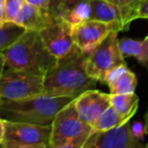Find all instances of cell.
Wrapping results in <instances>:
<instances>
[{"label":"cell","instance_id":"cell-3","mask_svg":"<svg viewBox=\"0 0 148 148\" xmlns=\"http://www.w3.org/2000/svg\"><path fill=\"white\" fill-rule=\"evenodd\" d=\"M71 100L44 93L19 100L0 99V114L8 121L51 125L56 114Z\"/></svg>","mask_w":148,"mask_h":148},{"label":"cell","instance_id":"cell-4","mask_svg":"<svg viewBox=\"0 0 148 148\" xmlns=\"http://www.w3.org/2000/svg\"><path fill=\"white\" fill-rule=\"evenodd\" d=\"M118 32L111 31L86 57L85 72L97 82H105L108 73L125 64L118 45Z\"/></svg>","mask_w":148,"mask_h":148},{"label":"cell","instance_id":"cell-15","mask_svg":"<svg viewBox=\"0 0 148 148\" xmlns=\"http://www.w3.org/2000/svg\"><path fill=\"white\" fill-rule=\"evenodd\" d=\"M118 45L123 57H134L143 66H146L148 60V36L143 39H132L123 37L118 39Z\"/></svg>","mask_w":148,"mask_h":148},{"label":"cell","instance_id":"cell-25","mask_svg":"<svg viewBox=\"0 0 148 148\" xmlns=\"http://www.w3.org/2000/svg\"><path fill=\"white\" fill-rule=\"evenodd\" d=\"M26 1L28 2L30 4H32V5L40 8V9L44 10V11L49 12V5H50L51 0H26Z\"/></svg>","mask_w":148,"mask_h":148},{"label":"cell","instance_id":"cell-14","mask_svg":"<svg viewBox=\"0 0 148 148\" xmlns=\"http://www.w3.org/2000/svg\"><path fill=\"white\" fill-rule=\"evenodd\" d=\"M88 3L90 6L89 19L116 24L119 26L120 31L124 30L118 6L107 0H88Z\"/></svg>","mask_w":148,"mask_h":148},{"label":"cell","instance_id":"cell-10","mask_svg":"<svg viewBox=\"0 0 148 148\" xmlns=\"http://www.w3.org/2000/svg\"><path fill=\"white\" fill-rule=\"evenodd\" d=\"M130 120L126 123L103 132H97V137L87 148H147L140 139L131 132Z\"/></svg>","mask_w":148,"mask_h":148},{"label":"cell","instance_id":"cell-19","mask_svg":"<svg viewBox=\"0 0 148 148\" xmlns=\"http://www.w3.org/2000/svg\"><path fill=\"white\" fill-rule=\"evenodd\" d=\"M24 31L26 29L15 22H2L0 24V53L13 45Z\"/></svg>","mask_w":148,"mask_h":148},{"label":"cell","instance_id":"cell-26","mask_svg":"<svg viewBox=\"0 0 148 148\" xmlns=\"http://www.w3.org/2000/svg\"><path fill=\"white\" fill-rule=\"evenodd\" d=\"M79 1H81V0H57L58 4L60 5V7L62 8V10L64 12L69 9V8H71L72 6H74L76 3H78Z\"/></svg>","mask_w":148,"mask_h":148},{"label":"cell","instance_id":"cell-12","mask_svg":"<svg viewBox=\"0 0 148 148\" xmlns=\"http://www.w3.org/2000/svg\"><path fill=\"white\" fill-rule=\"evenodd\" d=\"M104 84H107L111 94L135 93L137 86L136 75L123 64L108 73Z\"/></svg>","mask_w":148,"mask_h":148},{"label":"cell","instance_id":"cell-30","mask_svg":"<svg viewBox=\"0 0 148 148\" xmlns=\"http://www.w3.org/2000/svg\"><path fill=\"white\" fill-rule=\"evenodd\" d=\"M4 69H5V59H4V56L2 55V53H0V76H1Z\"/></svg>","mask_w":148,"mask_h":148},{"label":"cell","instance_id":"cell-16","mask_svg":"<svg viewBox=\"0 0 148 148\" xmlns=\"http://www.w3.org/2000/svg\"><path fill=\"white\" fill-rule=\"evenodd\" d=\"M110 106L123 117L134 116L138 109L139 98L135 93L109 94Z\"/></svg>","mask_w":148,"mask_h":148},{"label":"cell","instance_id":"cell-20","mask_svg":"<svg viewBox=\"0 0 148 148\" xmlns=\"http://www.w3.org/2000/svg\"><path fill=\"white\" fill-rule=\"evenodd\" d=\"M89 13H90V6L88 0H81L64 12L62 19L73 26L89 19Z\"/></svg>","mask_w":148,"mask_h":148},{"label":"cell","instance_id":"cell-7","mask_svg":"<svg viewBox=\"0 0 148 148\" xmlns=\"http://www.w3.org/2000/svg\"><path fill=\"white\" fill-rule=\"evenodd\" d=\"M47 49L58 60L79 53L71 34V25L64 20H55L39 31Z\"/></svg>","mask_w":148,"mask_h":148},{"label":"cell","instance_id":"cell-6","mask_svg":"<svg viewBox=\"0 0 148 148\" xmlns=\"http://www.w3.org/2000/svg\"><path fill=\"white\" fill-rule=\"evenodd\" d=\"M90 129L91 126L79 118L73 99L56 114L52 121L49 145L55 147L67 143Z\"/></svg>","mask_w":148,"mask_h":148},{"label":"cell","instance_id":"cell-8","mask_svg":"<svg viewBox=\"0 0 148 148\" xmlns=\"http://www.w3.org/2000/svg\"><path fill=\"white\" fill-rule=\"evenodd\" d=\"M111 31L119 32L120 28L116 24L105 23L92 19H87L71 26V34L74 43L79 51L86 56L89 55Z\"/></svg>","mask_w":148,"mask_h":148},{"label":"cell","instance_id":"cell-28","mask_svg":"<svg viewBox=\"0 0 148 148\" xmlns=\"http://www.w3.org/2000/svg\"><path fill=\"white\" fill-rule=\"evenodd\" d=\"M5 138V120L0 116V144Z\"/></svg>","mask_w":148,"mask_h":148},{"label":"cell","instance_id":"cell-5","mask_svg":"<svg viewBox=\"0 0 148 148\" xmlns=\"http://www.w3.org/2000/svg\"><path fill=\"white\" fill-rule=\"evenodd\" d=\"M43 78L24 71L5 68L0 76V98L19 100L43 94Z\"/></svg>","mask_w":148,"mask_h":148},{"label":"cell","instance_id":"cell-17","mask_svg":"<svg viewBox=\"0 0 148 148\" xmlns=\"http://www.w3.org/2000/svg\"><path fill=\"white\" fill-rule=\"evenodd\" d=\"M129 120H131V117H123L120 114L117 113L111 106H109L93 122L91 128L95 131L103 132V131L116 128Z\"/></svg>","mask_w":148,"mask_h":148},{"label":"cell","instance_id":"cell-18","mask_svg":"<svg viewBox=\"0 0 148 148\" xmlns=\"http://www.w3.org/2000/svg\"><path fill=\"white\" fill-rule=\"evenodd\" d=\"M120 9L121 18L124 28H129V24L139 18V6L142 0H107Z\"/></svg>","mask_w":148,"mask_h":148},{"label":"cell","instance_id":"cell-24","mask_svg":"<svg viewBox=\"0 0 148 148\" xmlns=\"http://www.w3.org/2000/svg\"><path fill=\"white\" fill-rule=\"evenodd\" d=\"M130 128H131V132L133 133L135 137H137L138 139H142L144 134L146 133V126L144 124L140 122H136L134 124L131 125L130 124Z\"/></svg>","mask_w":148,"mask_h":148},{"label":"cell","instance_id":"cell-22","mask_svg":"<svg viewBox=\"0 0 148 148\" xmlns=\"http://www.w3.org/2000/svg\"><path fill=\"white\" fill-rule=\"evenodd\" d=\"M24 1L26 0H5L4 1V8H5L4 18H5V21L14 22Z\"/></svg>","mask_w":148,"mask_h":148},{"label":"cell","instance_id":"cell-31","mask_svg":"<svg viewBox=\"0 0 148 148\" xmlns=\"http://www.w3.org/2000/svg\"><path fill=\"white\" fill-rule=\"evenodd\" d=\"M0 99H1V98H0Z\"/></svg>","mask_w":148,"mask_h":148},{"label":"cell","instance_id":"cell-9","mask_svg":"<svg viewBox=\"0 0 148 148\" xmlns=\"http://www.w3.org/2000/svg\"><path fill=\"white\" fill-rule=\"evenodd\" d=\"M50 134L51 125H40L5 120L4 140L6 141L19 144L49 145Z\"/></svg>","mask_w":148,"mask_h":148},{"label":"cell","instance_id":"cell-21","mask_svg":"<svg viewBox=\"0 0 148 148\" xmlns=\"http://www.w3.org/2000/svg\"><path fill=\"white\" fill-rule=\"evenodd\" d=\"M97 132H99V131H95L91 128L89 131L83 133L80 136L76 137V138L69 141V142L58 145V146H55V147L48 145L47 148H87L91 144V142L94 140V138L97 135Z\"/></svg>","mask_w":148,"mask_h":148},{"label":"cell","instance_id":"cell-2","mask_svg":"<svg viewBox=\"0 0 148 148\" xmlns=\"http://www.w3.org/2000/svg\"><path fill=\"white\" fill-rule=\"evenodd\" d=\"M5 68L44 77L58 60L47 49L39 31L26 30L17 40L2 51Z\"/></svg>","mask_w":148,"mask_h":148},{"label":"cell","instance_id":"cell-23","mask_svg":"<svg viewBox=\"0 0 148 148\" xmlns=\"http://www.w3.org/2000/svg\"><path fill=\"white\" fill-rule=\"evenodd\" d=\"M1 148H47L48 145H42V144H19V143L10 142V141L4 140L1 143Z\"/></svg>","mask_w":148,"mask_h":148},{"label":"cell","instance_id":"cell-13","mask_svg":"<svg viewBox=\"0 0 148 148\" xmlns=\"http://www.w3.org/2000/svg\"><path fill=\"white\" fill-rule=\"evenodd\" d=\"M14 22L24 27L26 30L40 31L48 24L52 23L53 19L49 12L44 11L24 1Z\"/></svg>","mask_w":148,"mask_h":148},{"label":"cell","instance_id":"cell-29","mask_svg":"<svg viewBox=\"0 0 148 148\" xmlns=\"http://www.w3.org/2000/svg\"><path fill=\"white\" fill-rule=\"evenodd\" d=\"M4 1H5V0H0V24L5 21V18H4V13H5Z\"/></svg>","mask_w":148,"mask_h":148},{"label":"cell","instance_id":"cell-11","mask_svg":"<svg viewBox=\"0 0 148 148\" xmlns=\"http://www.w3.org/2000/svg\"><path fill=\"white\" fill-rule=\"evenodd\" d=\"M74 104L80 120L91 126L110 106L109 94L95 89L87 90L75 98Z\"/></svg>","mask_w":148,"mask_h":148},{"label":"cell","instance_id":"cell-1","mask_svg":"<svg viewBox=\"0 0 148 148\" xmlns=\"http://www.w3.org/2000/svg\"><path fill=\"white\" fill-rule=\"evenodd\" d=\"M85 53L79 51L67 59L59 60L43 78V93L56 97L75 99L87 90L95 89L97 81L85 72Z\"/></svg>","mask_w":148,"mask_h":148},{"label":"cell","instance_id":"cell-27","mask_svg":"<svg viewBox=\"0 0 148 148\" xmlns=\"http://www.w3.org/2000/svg\"><path fill=\"white\" fill-rule=\"evenodd\" d=\"M147 2L148 0H142L139 6V18H147L148 11H147Z\"/></svg>","mask_w":148,"mask_h":148}]
</instances>
